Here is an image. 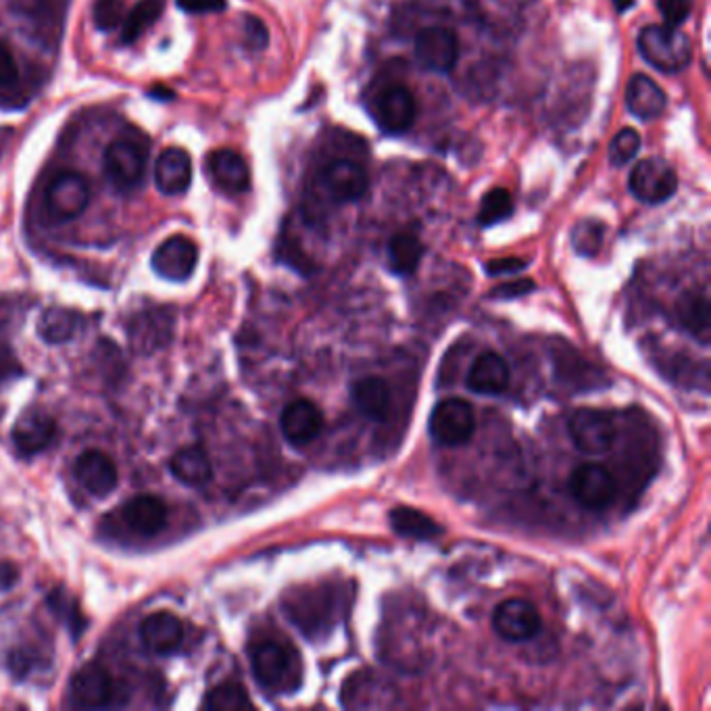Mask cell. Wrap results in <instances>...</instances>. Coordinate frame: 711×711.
<instances>
[{"mask_svg":"<svg viewBox=\"0 0 711 711\" xmlns=\"http://www.w3.org/2000/svg\"><path fill=\"white\" fill-rule=\"evenodd\" d=\"M251 669L265 692L290 695L301 687V655L286 641L263 639L251 646Z\"/></svg>","mask_w":711,"mask_h":711,"instance_id":"1","label":"cell"},{"mask_svg":"<svg viewBox=\"0 0 711 711\" xmlns=\"http://www.w3.org/2000/svg\"><path fill=\"white\" fill-rule=\"evenodd\" d=\"M639 50L646 64L664 73H678L692 61L689 36L669 25H646L639 34Z\"/></svg>","mask_w":711,"mask_h":711,"instance_id":"2","label":"cell"},{"mask_svg":"<svg viewBox=\"0 0 711 711\" xmlns=\"http://www.w3.org/2000/svg\"><path fill=\"white\" fill-rule=\"evenodd\" d=\"M149 163V145L142 136H117L105 151V172L119 191L136 188Z\"/></svg>","mask_w":711,"mask_h":711,"instance_id":"3","label":"cell"},{"mask_svg":"<svg viewBox=\"0 0 711 711\" xmlns=\"http://www.w3.org/2000/svg\"><path fill=\"white\" fill-rule=\"evenodd\" d=\"M567 432L574 447L584 455H604L616 443V422L609 411L582 408L567 420Z\"/></svg>","mask_w":711,"mask_h":711,"instance_id":"4","label":"cell"},{"mask_svg":"<svg viewBox=\"0 0 711 711\" xmlns=\"http://www.w3.org/2000/svg\"><path fill=\"white\" fill-rule=\"evenodd\" d=\"M428 431L443 447L466 445L475 432L474 408L463 399H445L432 410Z\"/></svg>","mask_w":711,"mask_h":711,"instance_id":"5","label":"cell"},{"mask_svg":"<svg viewBox=\"0 0 711 711\" xmlns=\"http://www.w3.org/2000/svg\"><path fill=\"white\" fill-rule=\"evenodd\" d=\"M90 203V184L82 173H57L44 194L48 216L57 221H71L87 211Z\"/></svg>","mask_w":711,"mask_h":711,"instance_id":"6","label":"cell"},{"mask_svg":"<svg viewBox=\"0 0 711 711\" xmlns=\"http://www.w3.org/2000/svg\"><path fill=\"white\" fill-rule=\"evenodd\" d=\"M628 188L641 203L662 205L678 191V175L666 159L651 157L632 170Z\"/></svg>","mask_w":711,"mask_h":711,"instance_id":"7","label":"cell"},{"mask_svg":"<svg viewBox=\"0 0 711 711\" xmlns=\"http://www.w3.org/2000/svg\"><path fill=\"white\" fill-rule=\"evenodd\" d=\"M415 61L432 73H449L459 59V41L455 32L443 25L420 30L413 44Z\"/></svg>","mask_w":711,"mask_h":711,"instance_id":"8","label":"cell"},{"mask_svg":"<svg viewBox=\"0 0 711 711\" xmlns=\"http://www.w3.org/2000/svg\"><path fill=\"white\" fill-rule=\"evenodd\" d=\"M493 628L503 641L524 643L542 630L539 609L524 599H507L495 607Z\"/></svg>","mask_w":711,"mask_h":711,"instance_id":"9","label":"cell"},{"mask_svg":"<svg viewBox=\"0 0 711 711\" xmlns=\"http://www.w3.org/2000/svg\"><path fill=\"white\" fill-rule=\"evenodd\" d=\"M570 493L586 509H604L616 498L618 484L604 466L584 463L570 475Z\"/></svg>","mask_w":711,"mask_h":711,"instance_id":"10","label":"cell"},{"mask_svg":"<svg viewBox=\"0 0 711 711\" xmlns=\"http://www.w3.org/2000/svg\"><path fill=\"white\" fill-rule=\"evenodd\" d=\"M371 113L378 128L390 136H399L415 122V99L405 87H390L376 96Z\"/></svg>","mask_w":711,"mask_h":711,"instance_id":"11","label":"cell"},{"mask_svg":"<svg viewBox=\"0 0 711 711\" xmlns=\"http://www.w3.org/2000/svg\"><path fill=\"white\" fill-rule=\"evenodd\" d=\"M198 263V246L188 237L168 238L152 253V270L165 280L184 282L193 276Z\"/></svg>","mask_w":711,"mask_h":711,"instance_id":"12","label":"cell"},{"mask_svg":"<svg viewBox=\"0 0 711 711\" xmlns=\"http://www.w3.org/2000/svg\"><path fill=\"white\" fill-rule=\"evenodd\" d=\"M280 428L284 438L295 445L302 447L311 440H316L323 431V413L313 401L309 399H297L290 401L280 415Z\"/></svg>","mask_w":711,"mask_h":711,"instance_id":"13","label":"cell"},{"mask_svg":"<svg viewBox=\"0 0 711 711\" xmlns=\"http://www.w3.org/2000/svg\"><path fill=\"white\" fill-rule=\"evenodd\" d=\"M323 188L336 203H353L367 193V172L351 159H336L323 170Z\"/></svg>","mask_w":711,"mask_h":711,"instance_id":"14","label":"cell"},{"mask_svg":"<svg viewBox=\"0 0 711 711\" xmlns=\"http://www.w3.org/2000/svg\"><path fill=\"white\" fill-rule=\"evenodd\" d=\"M69 695L73 706L78 708H107L115 697V685L107 669L90 664L87 668L80 669L69 687Z\"/></svg>","mask_w":711,"mask_h":711,"instance_id":"15","label":"cell"},{"mask_svg":"<svg viewBox=\"0 0 711 711\" xmlns=\"http://www.w3.org/2000/svg\"><path fill=\"white\" fill-rule=\"evenodd\" d=\"M207 172L217 188L226 194H242L251 188V170L240 152L219 149L209 154Z\"/></svg>","mask_w":711,"mask_h":711,"instance_id":"16","label":"cell"},{"mask_svg":"<svg viewBox=\"0 0 711 711\" xmlns=\"http://www.w3.org/2000/svg\"><path fill=\"white\" fill-rule=\"evenodd\" d=\"M73 474L90 495L107 496L117 489L119 474L113 459L101 451L82 452L76 459Z\"/></svg>","mask_w":711,"mask_h":711,"instance_id":"17","label":"cell"},{"mask_svg":"<svg viewBox=\"0 0 711 711\" xmlns=\"http://www.w3.org/2000/svg\"><path fill=\"white\" fill-rule=\"evenodd\" d=\"M13 445L23 457H34L43 452L57 436L55 420L41 410H30L23 413L13 428Z\"/></svg>","mask_w":711,"mask_h":711,"instance_id":"18","label":"cell"},{"mask_svg":"<svg viewBox=\"0 0 711 711\" xmlns=\"http://www.w3.org/2000/svg\"><path fill=\"white\" fill-rule=\"evenodd\" d=\"M193 182V159L191 154L180 149L170 147L159 154L154 163V184L157 188L168 196L184 194Z\"/></svg>","mask_w":711,"mask_h":711,"instance_id":"19","label":"cell"},{"mask_svg":"<svg viewBox=\"0 0 711 711\" xmlns=\"http://www.w3.org/2000/svg\"><path fill=\"white\" fill-rule=\"evenodd\" d=\"M168 516L170 509L159 496H134L122 507V517L128 524L129 530L140 537L159 535L168 524Z\"/></svg>","mask_w":711,"mask_h":711,"instance_id":"20","label":"cell"},{"mask_svg":"<svg viewBox=\"0 0 711 711\" xmlns=\"http://www.w3.org/2000/svg\"><path fill=\"white\" fill-rule=\"evenodd\" d=\"M509 380H512L509 366L495 351H486L478 355L466 378L468 388L475 394H484V397H495L505 392L509 387Z\"/></svg>","mask_w":711,"mask_h":711,"instance_id":"21","label":"cell"},{"mask_svg":"<svg viewBox=\"0 0 711 711\" xmlns=\"http://www.w3.org/2000/svg\"><path fill=\"white\" fill-rule=\"evenodd\" d=\"M140 641L157 655H172L184 641V624L170 611H157L142 620Z\"/></svg>","mask_w":711,"mask_h":711,"instance_id":"22","label":"cell"},{"mask_svg":"<svg viewBox=\"0 0 711 711\" xmlns=\"http://www.w3.org/2000/svg\"><path fill=\"white\" fill-rule=\"evenodd\" d=\"M351 399L359 413L374 422H385L392 411V388L380 376H366L351 387Z\"/></svg>","mask_w":711,"mask_h":711,"instance_id":"23","label":"cell"},{"mask_svg":"<svg viewBox=\"0 0 711 711\" xmlns=\"http://www.w3.org/2000/svg\"><path fill=\"white\" fill-rule=\"evenodd\" d=\"M131 345L142 353H151L168 345L172 339V316L168 309H152L129 323Z\"/></svg>","mask_w":711,"mask_h":711,"instance_id":"24","label":"cell"},{"mask_svg":"<svg viewBox=\"0 0 711 711\" xmlns=\"http://www.w3.org/2000/svg\"><path fill=\"white\" fill-rule=\"evenodd\" d=\"M666 103H668L666 92L657 87L649 76L637 73L630 78V82L626 87V107L634 117H639L643 122L655 119L666 111Z\"/></svg>","mask_w":711,"mask_h":711,"instance_id":"25","label":"cell"},{"mask_svg":"<svg viewBox=\"0 0 711 711\" xmlns=\"http://www.w3.org/2000/svg\"><path fill=\"white\" fill-rule=\"evenodd\" d=\"M82 323L84 318L78 311L65 307H50L38 320V334L48 345H64L80 332Z\"/></svg>","mask_w":711,"mask_h":711,"instance_id":"26","label":"cell"},{"mask_svg":"<svg viewBox=\"0 0 711 711\" xmlns=\"http://www.w3.org/2000/svg\"><path fill=\"white\" fill-rule=\"evenodd\" d=\"M388 521H390V528L405 539L434 540L443 535L440 524H436L431 516H426L424 512L413 509V507L390 509Z\"/></svg>","mask_w":711,"mask_h":711,"instance_id":"27","label":"cell"},{"mask_svg":"<svg viewBox=\"0 0 711 711\" xmlns=\"http://www.w3.org/2000/svg\"><path fill=\"white\" fill-rule=\"evenodd\" d=\"M170 470L186 486H203L214 474L211 459L200 447L180 449L170 461Z\"/></svg>","mask_w":711,"mask_h":711,"instance_id":"28","label":"cell"},{"mask_svg":"<svg viewBox=\"0 0 711 711\" xmlns=\"http://www.w3.org/2000/svg\"><path fill=\"white\" fill-rule=\"evenodd\" d=\"M426 249L413 232H399L388 242V265L397 276H411L420 267Z\"/></svg>","mask_w":711,"mask_h":711,"instance_id":"29","label":"cell"},{"mask_svg":"<svg viewBox=\"0 0 711 711\" xmlns=\"http://www.w3.org/2000/svg\"><path fill=\"white\" fill-rule=\"evenodd\" d=\"M165 0H138L122 23V44L136 43L163 15Z\"/></svg>","mask_w":711,"mask_h":711,"instance_id":"30","label":"cell"},{"mask_svg":"<svg viewBox=\"0 0 711 711\" xmlns=\"http://www.w3.org/2000/svg\"><path fill=\"white\" fill-rule=\"evenodd\" d=\"M680 323L703 345L710 343V302L706 297H690L680 307Z\"/></svg>","mask_w":711,"mask_h":711,"instance_id":"31","label":"cell"},{"mask_svg":"<svg viewBox=\"0 0 711 711\" xmlns=\"http://www.w3.org/2000/svg\"><path fill=\"white\" fill-rule=\"evenodd\" d=\"M205 710L211 711H240L253 710V703L237 683H226L211 690L205 699Z\"/></svg>","mask_w":711,"mask_h":711,"instance_id":"32","label":"cell"},{"mask_svg":"<svg viewBox=\"0 0 711 711\" xmlns=\"http://www.w3.org/2000/svg\"><path fill=\"white\" fill-rule=\"evenodd\" d=\"M512 214H514L512 194L507 193L505 188H493V191L484 194V198H482L478 223L482 228H489V226L501 223L503 219H507Z\"/></svg>","mask_w":711,"mask_h":711,"instance_id":"33","label":"cell"},{"mask_svg":"<svg viewBox=\"0 0 711 711\" xmlns=\"http://www.w3.org/2000/svg\"><path fill=\"white\" fill-rule=\"evenodd\" d=\"M641 151V136L632 128L620 129L609 145V161L613 168L628 165Z\"/></svg>","mask_w":711,"mask_h":711,"instance_id":"34","label":"cell"},{"mask_svg":"<svg viewBox=\"0 0 711 711\" xmlns=\"http://www.w3.org/2000/svg\"><path fill=\"white\" fill-rule=\"evenodd\" d=\"M604 223L595 219H584L574 228V246L581 255H595L604 242Z\"/></svg>","mask_w":711,"mask_h":711,"instance_id":"35","label":"cell"},{"mask_svg":"<svg viewBox=\"0 0 711 711\" xmlns=\"http://www.w3.org/2000/svg\"><path fill=\"white\" fill-rule=\"evenodd\" d=\"M124 0H96L94 23L101 32H113L124 23Z\"/></svg>","mask_w":711,"mask_h":711,"instance_id":"36","label":"cell"},{"mask_svg":"<svg viewBox=\"0 0 711 711\" xmlns=\"http://www.w3.org/2000/svg\"><path fill=\"white\" fill-rule=\"evenodd\" d=\"M69 604H71V595L65 593L64 588L50 593V605H53V609H55L57 613H61L65 624L69 626L71 630H82L84 618H82L78 605H73V607L69 609Z\"/></svg>","mask_w":711,"mask_h":711,"instance_id":"37","label":"cell"},{"mask_svg":"<svg viewBox=\"0 0 711 711\" xmlns=\"http://www.w3.org/2000/svg\"><path fill=\"white\" fill-rule=\"evenodd\" d=\"M657 9L664 15L666 25L680 27L683 23L689 20L692 2L690 0H657Z\"/></svg>","mask_w":711,"mask_h":711,"instance_id":"38","label":"cell"},{"mask_svg":"<svg viewBox=\"0 0 711 711\" xmlns=\"http://www.w3.org/2000/svg\"><path fill=\"white\" fill-rule=\"evenodd\" d=\"M244 36H246L249 48H253V50H263L270 43V32H267L265 23L261 22L255 15H246Z\"/></svg>","mask_w":711,"mask_h":711,"instance_id":"39","label":"cell"},{"mask_svg":"<svg viewBox=\"0 0 711 711\" xmlns=\"http://www.w3.org/2000/svg\"><path fill=\"white\" fill-rule=\"evenodd\" d=\"M20 80V67L7 44L0 43V88L13 87Z\"/></svg>","mask_w":711,"mask_h":711,"instance_id":"40","label":"cell"},{"mask_svg":"<svg viewBox=\"0 0 711 711\" xmlns=\"http://www.w3.org/2000/svg\"><path fill=\"white\" fill-rule=\"evenodd\" d=\"M36 662H38V657H36L34 653H30V651H25V649H15V651L9 655L7 666H9L11 674H13L15 678L23 680L32 669L36 668Z\"/></svg>","mask_w":711,"mask_h":711,"instance_id":"41","label":"cell"},{"mask_svg":"<svg viewBox=\"0 0 711 711\" xmlns=\"http://www.w3.org/2000/svg\"><path fill=\"white\" fill-rule=\"evenodd\" d=\"M177 9L193 13V15H203V13H219L228 7V0H175Z\"/></svg>","mask_w":711,"mask_h":711,"instance_id":"42","label":"cell"},{"mask_svg":"<svg viewBox=\"0 0 711 711\" xmlns=\"http://www.w3.org/2000/svg\"><path fill=\"white\" fill-rule=\"evenodd\" d=\"M526 267L524 259L507 257L493 259L486 263V274L489 276H505V274H516Z\"/></svg>","mask_w":711,"mask_h":711,"instance_id":"43","label":"cell"},{"mask_svg":"<svg viewBox=\"0 0 711 711\" xmlns=\"http://www.w3.org/2000/svg\"><path fill=\"white\" fill-rule=\"evenodd\" d=\"M532 288H535V282L532 280L507 282V284H503V286L495 288V290L491 293V297H495V299H514V297L528 295Z\"/></svg>","mask_w":711,"mask_h":711,"instance_id":"44","label":"cell"},{"mask_svg":"<svg viewBox=\"0 0 711 711\" xmlns=\"http://www.w3.org/2000/svg\"><path fill=\"white\" fill-rule=\"evenodd\" d=\"M20 582V567L9 560H0V593L11 590Z\"/></svg>","mask_w":711,"mask_h":711,"instance_id":"45","label":"cell"},{"mask_svg":"<svg viewBox=\"0 0 711 711\" xmlns=\"http://www.w3.org/2000/svg\"><path fill=\"white\" fill-rule=\"evenodd\" d=\"M611 2H613V7H616L620 13H624V11H630V9L634 7L637 0H611Z\"/></svg>","mask_w":711,"mask_h":711,"instance_id":"46","label":"cell"}]
</instances>
